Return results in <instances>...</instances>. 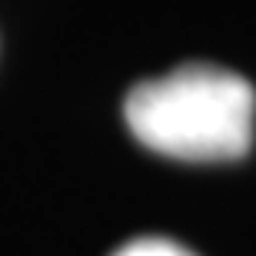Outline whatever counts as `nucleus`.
Instances as JSON below:
<instances>
[{
  "mask_svg": "<svg viewBox=\"0 0 256 256\" xmlns=\"http://www.w3.org/2000/svg\"><path fill=\"white\" fill-rule=\"evenodd\" d=\"M114 256H196V253H190L186 246L173 243V240H163V236H140V240L124 243Z\"/></svg>",
  "mask_w": 256,
  "mask_h": 256,
  "instance_id": "nucleus-2",
  "label": "nucleus"
},
{
  "mask_svg": "<svg viewBox=\"0 0 256 256\" xmlns=\"http://www.w3.org/2000/svg\"><path fill=\"white\" fill-rule=\"evenodd\" d=\"M124 120L146 150L183 163H233L253 150L256 90L216 64H183L126 94Z\"/></svg>",
  "mask_w": 256,
  "mask_h": 256,
  "instance_id": "nucleus-1",
  "label": "nucleus"
}]
</instances>
